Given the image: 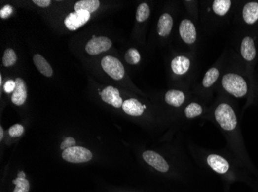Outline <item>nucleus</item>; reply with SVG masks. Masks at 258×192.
Wrapping results in <instances>:
<instances>
[{"label": "nucleus", "mask_w": 258, "mask_h": 192, "mask_svg": "<svg viewBox=\"0 0 258 192\" xmlns=\"http://www.w3.org/2000/svg\"><path fill=\"white\" fill-rule=\"evenodd\" d=\"M102 66L105 73L114 80H122L125 76L124 65L117 58L111 55L104 57L102 60Z\"/></svg>", "instance_id": "obj_4"}, {"label": "nucleus", "mask_w": 258, "mask_h": 192, "mask_svg": "<svg viewBox=\"0 0 258 192\" xmlns=\"http://www.w3.org/2000/svg\"><path fill=\"white\" fill-rule=\"evenodd\" d=\"M122 109L127 115L137 117L143 115L146 106L142 104L137 99H129L124 101Z\"/></svg>", "instance_id": "obj_15"}, {"label": "nucleus", "mask_w": 258, "mask_h": 192, "mask_svg": "<svg viewBox=\"0 0 258 192\" xmlns=\"http://www.w3.org/2000/svg\"><path fill=\"white\" fill-rule=\"evenodd\" d=\"M15 82H16V88L11 97V101L16 106H22L25 103L27 98V85L21 78H17Z\"/></svg>", "instance_id": "obj_13"}, {"label": "nucleus", "mask_w": 258, "mask_h": 192, "mask_svg": "<svg viewBox=\"0 0 258 192\" xmlns=\"http://www.w3.org/2000/svg\"><path fill=\"white\" fill-rule=\"evenodd\" d=\"M125 59L130 65L139 64L141 61L140 53L135 48H130L125 53Z\"/></svg>", "instance_id": "obj_24"}, {"label": "nucleus", "mask_w": 258, "mask_h": 192, "mask_svg": "<svg viewBox=\"0 0 258 192\" xmlns=\"http://www.w3.org/2000/svg\"><path fill=\"white\" fill-rule=\"evenodd\" d=\"M13 8L9 5H6L0 10V17L2 19H6L13 13Z\"/></svg>", "instance_id": "obj_29"}, {"label": "nucleus", "mask_w": 258, "mask_h": 192, "mask_svg": "<svg viewBox=\"0 0 258 192\" xmlns=\"http://www.w3.org/2000/svg\"><path fill=\"white\" fill-rule=\"evenodd\" d=\"M143 159L157 171L166 173L169 171V166L166 161L159 154L153 151H146L143 154Z\"/></svg>", "instance_id": "obj_10"}, {"label": "nucleus", "mask_w": 258, "mask_h": 192, "mask_svg": "<svg viewBox=\"0 0 258 192\" xmlns=\"http://www.w3.org/2000/svg\"><path fill=\"white\" fill-rule=\"evenodd\" d=\"M34 65H36L38 70L40 72L43 76L46 77H51L53 75V69L48 62L39 54L34 55Z\"/></svg>", "instance_id": "obj_19"}, {"label": "nucleus", "mask_w": 258, "mask_h": 192, "mask_svg": "<svg viewBox=\"0 0 258 192\" xmlns=\"http://www.w3.org/2000/svg\"><path fill=\"white\" fill-rule=\"evenodd\" d=\"M33 2L36 4L39 7H48L49 5L51 4L50 0H34Z\"/></svg>", "instance_id": "obj_31"}, {"label": "nucleus", "mask_w": 258, "mask_h": 192, "mask_svg": "<svg viewBox=\"0 0 258 192\" xmlns=\"http://www.w3.org/2000/svg\"><path fill=\"white\" fill-rule=\"evenodd\" d=\"M13 183L16 185L13 192H29L30 190V183L26 178H19L13 180Z\"/></svg>", "instance_id": "obj_26"}, {"label": "nucleus", "mask_w": 258, "mask_h": 192, "mask_svg": "<svg viewBox=\"0 0 258 192\" xmlns=\"http://www.w3.org/2000/svg\"><path fill=\"white\" fill-rule=\"evenodd\" d=\"M18 177L19 178H26V175L23 171H20L18 174Z\"/></svg>", "instance_id": "obj_33"}, {"label": "nucleus", "mask_w": 258, "mask_h": 192, "mask_svg": "<svg viewBox=\"0 0 258 192\" xmlns=\"http://www.w3.org/2000/svg\"><path fill=\"white\" fill-rule=\"evenodd\" d=\"M76 141H75L74 138L72 137H68L64 140L61 145V150H66L68 148H72V147L75 146Z\"/></svg>", "instance_id": "obj_28"}, {"label": "nucleus", "mask_w": 258, "mask_h": 192, "mask_svg": "<svg viewBox=\"0 0 258 192\" xmlns=\"http://www.w3.org/2000/svg\"><path fill=\"white\" fill-rule=\"evenodd\" d=\"M62 157L67 162L72 163H87L92 159L90 150L80 146H74L64 150Z\"/></svg>", "instance_id": "obj_5"}, {"label": "nucleus", "mask_w": 258, "mask_h": 192, "mask_svg": "<svg viewBox=\"0 0 258 192\" xmlns=\"http://www.w3.org/2000/svg\"><path fill=\"white\" fill-rule=\"evenodd\" d=\"M4 91L6 93L9 94L11 92H14L15 88H16V82L13 80H8L4 85Z\"/></svg>", "instance_id": "obj_30"}, {"label": "nucleus", "mask_w": 258, "mask_h": 192, "mask_svg": "<svg viewBox=\"0 0 258 192\" xmlns=\"http://www.w3.org/2000/svg\"><path fill=\"white\" fill-rule=\"evenodd\" d=\"M240 55L244 63L253 66L258 57L255 38L251 35H244L240 43Z\"/></svg>", "instance_id": "obj_3"}, {"label": "nucleus", "mask_w": 258, "mask_h": 192, "mask_svg": "<svg viewBox=\"0 0 258 192\" xmlns=\"http://www.w3.org/2000/svg\"><path fill=\"white\" fill-rule=\"evenodd\" d=\"M220 74L221 73H220V70L218 68H210L205 74L203 81H202V85H203V88H208L213 86L215 84L216 82L218 81Z\"/></svg>", "instance_id": "obj_21"}, {"label": "nucleus", "mask_w": 258, "mask_h": 192, "mask_svg": "<svg viewBox=\"0 0 258 192\" xmlns=\"http://www.w3.org/2000/svg\"><path fill=\"white\" fill-rule=\"evenodd\" d=\"M150 16V8L148 4L146 2L141 3L138 6L137 11H136V20L139 23H143L148 20Z\"/></svg>", "instance_id": "obj_23"}, {"label": "nucleus", "mask_w": 258, "mask_h": 192, "mask_svg": "<svg viewBox=\"0 0 258 192\" xmlns=\"http://www.w3.org/2000/svg\"><path fill=\"white\" fill-rule=\"evenodd\" d=\"M221 83L225 92L237 99L245 97L249 92L248 80L240 73L234 72L226 73L222 76Z\"/></svg>", "instance_id": "obj_1"}, {"label": "nucleus", "mask_w": 258, "mask_h": 192, "mask_svg": "<svg viewBox=\"0 0 258 192\" xmlns=\"http://www.w3.org/2000/svg\"><path fill=\"white\" fill-rule=\"evenodd\" d=\"M240 19L247 27H254L258 23V2H246L240 11Z\"/></svg>", "instance_id": "obj_6"}, {"label": "nucleus", "mask_w": 258, "mask_h": 192, "mask_svg": "<svg viewBox=\"0 0 258 192\" xmlns=\"http://www.w3.org/2000/svg\"><path fill=\"white\" fill-rule=\"evenodd\" d=\"M165 100L166 103L170 106L180 107L185 102V95L184 92L180 90H169L165 95Z\"/></svg>", "instance_id": "obj_17"}, {"label": "nucleus", "mask_w": 258, "mask_h": 192, "mask_svg": "<svg viewBox=\"0 0 258 192\" xmlns=\"http://www.w3.org/2000/svg\"><path fill=\"white\" fill-rule=\"evenodd\" d=\"M112 46L110 39L105 36H93L85 46L86 52L91 55H98L103 52L108 51Z\"/></svg>", "instance_id": "obj_7"}, {"label": "nucleus", "mask_w": 258, "mask_h": 192, "mask_svg": "<svg viewBox=\"0 0 258 192\" xmlns=\"http://www.w3.org/2000/svg\"><path fill=\"white\" fill-rule=\"evenodd\" d=\"M233 6V2L230 0H215L212 4V9L217 16H226L230 13Z\"/></svg>", "instance_id": "obj_18"}, {"label": "nucleus", "mask_w": 258, "mask_h": 192, "mask_svg": "<svg viewBox=\"0 0 258 192\" xmlns=\"http://www.w3.org/2000/svg\"><path fill=\"white\" fill-rule=\"evenodd\" d=\"M173 27V20L169 13H164L159 18L157 25V31L162 37H167L171 32Z\"/></svg>", "instance_id": "obj_16"}, {"label": "nucleus", "mask_w": 258, "mask_h": 192, "mask_svg": "<svg viewBox=\"0 0 258 192\" xmlns=\"http://www.w3.org/2000/svg\"><path fill=\"white\" fill-rule=\"evenodd\" d=\"M102 100L105 103L114 106L115 108H120L122 106V99L120 96L119 91L112 86H108L104 88L103 91L101 92Z\"/></svg>", "instance_id": "obj_11"}, {"label": "nucleus", "mask_w": 258, "mask_h": 192, "mask_svg": "<svg viewBox=\"0 0 258 192\" xmlns=\"http://www.w3.org/2000/svg\"><path fill=\"white\" fill-rule=\"evenodd\" d=\"M4 131L2 126H0V140H2L3 138Z\"/></svg>", "instance_id": "obj_32"}, {"label": "nucleus", "mask_w": 258, "mask_h": 192, "mask_svg": "<svg viewBox=\"0 0 258 192\" xmlns=\"http://www.w3.org/2000/svg\"><path fill=\"white\" fill-rule=\"evenodd\" d=\"M24 133V128L20 124H16L9 128V134L12 137H20Z\"/></svg>", "instance_id": "obj_27"}, {"label": "nucleus", "mask_w": 258, "mask_h": 192, "mask_svg": "<svg viewBox=\"0 0 258 192\" xmlns=\"http://www.w3.org/2000/svg\"><path fill=\"white\" fill-rule=\"evenodd\" d=\"M99 5L100 2L98 0H80L75 4V12L84 10L89 13H92L99 8Z\"/></svg>", "instance_id": "obj_20"}, {"label": "nucleus", "mask_w": 258, "mask_h": 192, "mask_svg": "<svg viewBox=\"0 0 258 192\" xmlns=\"http://www.w3.org/2000/svg\"><path fill=\"white\" fill-rule=\"evenodd\" d=\"M190 66V59L184 55L175 57L171 62L172 70L177 76H184L188 73Z\"/></svg>", "instance_id": "obj_14"}, {"label": "nucleus", "mask_w": 258, "mask_h": 192, "mask_svg": "<svg viewBox=\"0 0 258 192\" xmlns=\"http://www.w3.org/2000/svg\"><path fill=\"white\" fill-rule=\"evenodd\" d=\"M214 116L220 126L226 132H233L237 126V118L233 107L229 103L218 105L214 111Z\"/></svg>", "instance_id": "obj_2"}, {"label": "nucleus", "mask_w": 258, "mask_h": 192, "mask_svg": "<svg viewBox=\"0 0 258 192\" xmlns=\"http://www.w3.org/2000/svg\"><path fill=\"white\" fill-rule=\"evenodd\" d=\"M179 31L182 40L184 41L185 44L192 45L196 43L197 36L196 27L190 20L185 19L182 20Z\"/></svg>", "instance_id": "obj_9"}, {"label": "nucleus", "mask_w": 258, "mask_h": 192, "mask_svg": "<svg viewBox=\"0 0 258 192\" xmlns=\"http://www.w3.org/2000/svg\"><path fill=\"white\" fill-rule=\"evenodd\" d=\"M207 163L215 172L221 175L226 174L230 168V164L228 161L221 155L215 154L209 155L207 157Z\"/></svg>", "instance_id": "obj_12"}, {"label": "nucleus", "mask_w": 258, "mask_h": 192, "mask_svg": "<svg viewBox=\"0 0 258 192\" xmlns=\"http://www.w3.org/2000/svg\"><path fill=\"white\" fill-rule=\"evenodd\" d=\"M185 115L187 118L192 119L199 116L203 113V108L196 103H192L185 107Z\"/></svg>", "instance_id": "obj_22"}, {"label": "nucleus", "mask_w": 258, "mask_h": 192, "mask_svg": "<svg viewBox=\"0 0 258 192\" xmlns=\"http://www.w3.org/2000/svg\"><path fill=\"white\" fill-rule=\"evenodd\" d=\"M17 61V56L14 50L12 49H7L4 52L2 64L5 67H9L14 65Z\"/></svg>", "instance_id": "obj_25"}, {"label": "nucleus", "mask_w": 258, "mask_h": 192, "mask_svg": "<svg viewBox=\"0 0 258 192\" xmlns=\"http://www.w3.org/2000/svg\"><path fill=\"white\" fill-rule=\"evenodd\" d=\"M90 17H91V13L87 11H78L71 13L69 16H67L64 20V24L68 29L74 31L87 23L90 20Z\"/></svg>", "instance_id": "obj_8"}]
</instances>
